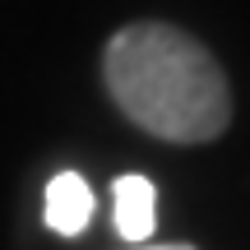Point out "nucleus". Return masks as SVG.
Returning <instances> with one entry per match:
<instances>
[{
	"mask_svg": "<svg viewBox=\"0 0 250 250\" xmlns=\"http://www.w3.org/2000/svg\"><path fill=\"white\" fill-rule=\"evenodd\" d=\"M116 107L139 130L171 144H204L218 139L232 121V88L218 61L190 33L158 19L125 23L102 51Z\"/></svg>",
	"mask_w": 250,
	"mask_h": 250,
	"instance_id": "obj_1",
	"label": "nucleus"
},
{
	"mask_svg": "<svg viewBox=\"0 0 250 250\" xmlns=\"http://www.w3.org/2000/svg\"><path fill=\"white\" fill-rule=\"evenodd\" d=\"M130 250H195V246H181V241H171V246H130Z\"/></svg>",
	"mask_w": 250,
	"mask_h": 250,
	"instance_id": "obj_4",
	"label": "nucleus"
},
{
	"mask_svg": "<svg viewBox=\"0 0 250 250\" xmlns=\"http://www.w3.org/2000/svg\"><path fill=\"white\" fill-rule=\"evenodd\" d=\"M111 204H116V232L121 241L130 246H144L153 236V227H158V195H153V181L139 176V171H130V176H121L116 186H111Z\"/></svg>",
	"mask_w": 250,
	"mask_h": 250,
	"instance_id": "obj_2",
	"label": "nucleus"
},
{
	"mask_svg": "<svg viewBox=\"0 0 250 250\" xmlns=\"http://www.w3.org/2000/svg\"><path fill=\"white\" fill-rule=\"evenodd\" d=\"M46 227L56 236H79L93 223V190L79 171H56L46 186Z\"/></svg>",
	"mask_w": 250,
	"mask_h": 250,
	"instance_id": "obj_3",
	"label": "nucleus"
}]
</instances>
